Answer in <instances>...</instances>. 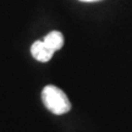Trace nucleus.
I'll return each mask as SVG.
<instances>
[{
    "label": "nucleus",
    "instance_id": "4",
    "mask_svg": "<svg viewBox=\"0 0 132 132\" xmlns=\"http://www.w3.org/2000/svg\"><path fill=\"white\" fill-rule=\"evenodd\" d=\"M80 1H86V3H92V1H98V0H80Z\"/></svg>",
    "mask_w": 132,
    "mask_h": 132
},
{
    "label": "nucleus",
    "instance_id": "2",
    "mask_svg": "<svg viewBox=\"0 0 132 132\" xmlns=\"http://www.w3.org/2000/svg\"><path fill=\"white\" fill-rule=\"evenodd\" d=\"M31 53L36 60L40 62H47L53 57L55 52H53L43 40H36L31 47Z\"/></svg>",
    "mask_w": 132,
    "mask_h": 132
},
{
    "label": "nucleus",
    "instance_id": "1",
    "mask_svg": "<svg viewBox=\"0 0 132 132\" xmlns=\"http://www.w3.org/2000/svg\"><path fill=\"white\" fill-rule=\"evenodd\" d=\"M42 100L45 108L55 115H62L71 110V103L67 95L56 86H45L42 90Z\"/></svg>",
    "mask_w": 132,
    "mask_h": 132
},
{
    "label": "nucleus",
    "instance_id": "3",
    "mask_svg": "<svg viewBox=\"0 0 132 132\" xmlns=\"http://www.w3.org/2000/svg\"><path fill=\"white\" fill-rule=\"evenodd\" d=\"M43 42L45 43L53 52H56V50H60L64 45V36L59 31H53L44 37Z\"/></svg>",
    "mask_w": 132,
    "mask_h": 132
}]
</instances>
